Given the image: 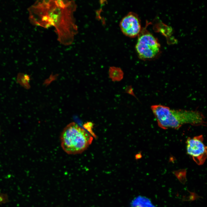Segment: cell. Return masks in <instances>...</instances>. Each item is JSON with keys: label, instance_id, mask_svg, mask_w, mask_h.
<instances>
[{"label": "cell", "instance_id": "obj_5", "mask_svg": "<svg viewBox=\"0 0 207 207\" xmlns=\"http://www.w3.org/2000/svg\"><path fill=\"white\" fill-rule=\"evenodd\" d=\"M202 135L189 137L186 141L187 154L198 165L203 164L207 158V147L203 142Z\"/></svg>", "mask_w": 207, "mask_h": 207}, {"label": "cell", "instance_id": "obj_3", "mask_svg": "<svg viewBox=\"0 0 207 207\" xmlns=\"http://www.w3.org/2000/svg\"><path fill=\"white\" fill-rule=\"evenodd\" d=\"M92 137L75 122L68 124L60 135L61 146L68 154L82 153L91 144Z\"/></svg>", "mask_w": 207, "mask_h": 207}, {"label": "cell", "instance_id": "obj_8", "mask_svg": "<svg viewBox=\"0 0 207 207\" xmlns=\"http://www.w3.org/2000/svg\"><path fill=\"white\" fill-rule=\"evenodd\" d=\"M125 92L137 98L133 92V88L131 85L127 86L125 89Z\"/></svg>", "mask_w": 207, "mask_h": 207}, {"label": "cell", "instance_id": "obj_9", "mask_svg": "<svg viewBox=\"0 0 207 207\" xmlns=\"http://www.w3.org/2000/svg\"><path fill=\"white\" fill-rule=\"evenodd\" d=\"M139 154H139L136 155V159H138V158H140L141 157V154L140 155Z\"/></svg>", "mask_w": 207, "mask_h": 207}, {"label": "cell", "instance_id": "obj_6", "mask_svg": "<svg viewBox=\"0 0 207 207\" xmlns=\"http://www.w3.org/2000/svg\"><path fill=\"white\" fill-rule=\"evenodd\" d=\"M120 29L124 34L130 37L138 36L141 29L140 19L135 13L130 12L120 22Z\"/></svg>", "mask_w": 207, "mask_h": 207}, {"label": "cell", "instance_id": "obj_1", "mask_svg": "<svg viewBox=\"0 0 207 207\" xmlns=\"http://www.w3.org/2000/svg\"><path fill=\"white\" fill-rule=\"evenodd\" d=\"M76 5L72 1H43L32 7L33 20L35 24L47 28L53 26L58 40L64 45L72 43L77 32L74 17Z\"/></svg>", "mask_w": 207, "mask_h": 207}, {"label": "cell", "instance_id": "obj_4", "mask_svg": "<svg viewBox=\"0 0 207 207\" xmlns=\"http://www.w3.org/2000/svg\"><path fill=\"white\" fill-rule=\"evenodd\" d=\"M135 49L139 57L142 60H150L159 53L160 45L156 38L146 30H141L138 35Z\"/></svg>", "mask_w": 207, "mask_h": 207}, {"label": "cell", "instance_id": "obj_7", "mask_svg": "<svg viewBox=\"0 0 207 207\" xmlns=\"http://www.w3.org/2000/svg\"><path fill=\"white\" fill-rule=\"evenodd\" d=\"M109 78L114 82L119 81L123 78L124 72L120 68L110 67L108 72Z\"/></svg>", "mask_w": 207, "mask_h": 207}, {"label": "cell", "instance_id": "obj_2", "mask_svg": "<svg viewBox=\"0 0 207 207\" xmlns=\"http://www.w3.org/2000/svg\"><path fill=\"white\" fill-rule=\"evenodd\" d=\"M151 109L158 126L164 129H177L185 124L205 126V117L202 113L195 110L174 109L164 105H152Z\"/></svg>", "mask_w": 207, "mask_h": 207}]
</instances>
